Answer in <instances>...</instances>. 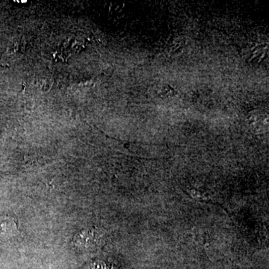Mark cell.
Listing matches in <instances>:
<instances>
[{"mask_svg": "<svg viewBox=\"0 0 269 269\" xmlns=\"http://www.w3.org/2000/svg\"><path fill=\"white\" fill-rule=\"evenodd\" d=\"M101 236L97 230H85L79 233L76 238V245L82 246L92 247L94 245H100Z\"/></svg>", "mask_w": 269, "mask_h": 269, "instance_id": "obj_1", "label": "cell"}, {"mask_svg": "<svg viewBox=\"0 0 269 269\" xmlns=\"http://www.w3.org/2000/svg\"><path fill=\"white\" fill-rule=\"evenodd\" d=\"M14 225L12 218H0V233L13 231Z\"/></svg>", "mask_w": 269, "mask_h": 269, "instance_id": "obj_2", "label": "cell"}]
</instances>
